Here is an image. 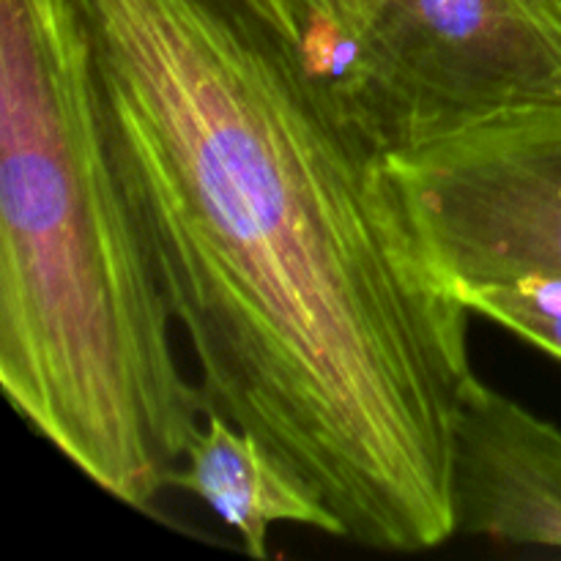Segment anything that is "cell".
I'll use <instances>...</instances> for the list:
<instances>
[{
  "label": "cell",
  "mask_w": 561,
  "mask_h": 561,
  "mask_svg": "<svg viewBox=\"0 0 561 561\" xmlns=\"http://www.w3.org/2000/svg\"><path fill=\"white\" fill-rule=\"evenodd\" d=\"M455 537L561 551V427L471 376L453 425Z\"/></svg>",
  "instance_id": "5"
},
{
  "label": "cell",
  "mask_w": 561,
  "mask_h": 561,
  "mask_svg": "<svg viewBox=\"0 0 561 561\" xmlns=\"http://www.w3.org/2000/svg\"><path fill=\"white\" fill-rule=\"evenodd\" d=\"M77 0H0V387L115 502L148 510L201 431Z\"/></svg>",
  "instance_id": "2"
},
{
  "label": "cell",
  "mask_w": 561,
  "mask_h": 561,
  "mask_svg": "<svg viewBox=\"0 0 561 561\" xmlns=\"http://www.w3.org/2000/svg\"><path fill=\"white\" fill-rule=\"evenodd\" d=\"M168 488L192 493L236 531L247 557L266 559L272 529L305 526L343 537L337 515L305 477L296 474L261 438L241 431L217 411L203 414L184 460Z\"/></svg>",
  "instance_id": "6"
},
{
  "label": "cell",
  "mask_w": 561,
  "mask_h": 561,
  "mask_svg": "<svg viewBox=\"0 0 561 561\" xmlns=\"http://www.w3.org/2000/svg\"><path fill=\"white\" fill-rule=\"evenodd\" d=\"M316 77L387 153L561 104V0H376Z\"/></svg>",
  "instance_id": "3"
},
{
  "label": "cell",
  "mask_w": 561,
  "mask_h": 561,
  "mask_svg": "<svg viewBox=\"0 0 561 561\" xmlns=\"http://www.w3.org/2000/svg\"><path fill=\"white\" fill-rule=\"evenodd\" d=\"M458 294L471 312L561 359V279L524 277L513 283L460 285Z\"/></svg>",
  "instance_id": "7"
},
{
  "label": "cell",
  "mask_w": 561,
  "mask_h": 561,
  "mask_svg": "<svg viewBox=\"0 0 561 561\" xmlns=\"http://www.w3.org/2000/svg\"><path fill=\"white\" fill-rule=\"evenodd\" d=\"M77 3L206 411L318 488L343 540H453L474 312L422 255L389 153L236 0Z\"/></svg>",
  "instance_id": "1"
},
{
  "label": "cell",
  "mask_w": 561,
  "mask_h": 561,
  "mask_svg": "<svg viewBox=\"0 0 561 561\" xmlns=\"http://www.w3.org/2000/svg\"><path fill=\"white\" fill-rule=\"evenodd\" d=\"M416 244L453 285L561 279V104L389 153Z\"/></svg>",
  "instance_id": "4"
}]
</instances>
